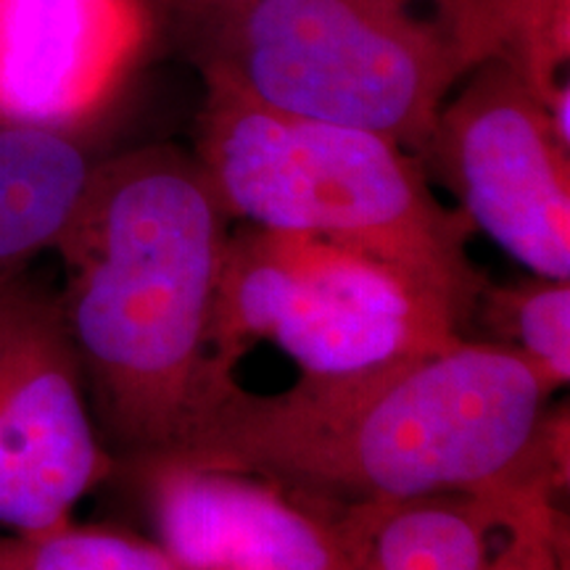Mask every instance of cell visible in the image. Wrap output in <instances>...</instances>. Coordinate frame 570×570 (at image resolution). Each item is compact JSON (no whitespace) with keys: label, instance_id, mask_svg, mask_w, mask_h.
<instances>
[{"label":"cell","instance_id":"1","mask_svg":"<svg viewBox=\"0 0 570 570\" xmlns=\"http://www.w3.org/2000/svg\"><path fill=\"white\" fill-rule=\"evenodd\" d=\"M552 394L518 352L468 338L273 394L219 377L164 460L256 475L323 510L439 491L560 497L568 410H550Z\"/></svg>","mask_w":570,"mask_h":570},{"label":"cell","instance_id":"2","mask_svg":"<svg viewBox=\"0 0 570 570\" xmlns=\"http://www.w3.org/2000/svg\"><path fill=\"white\" fill-rule=\"evenodd\" d=\"M227 238L204 164L161 142L101 156L56 246L92 417L130 468L169 458L206 394Z\"/></svg>","mask_w":570,"mask_h":570},{"label":"cell","instance_id":"3","mask_svg":"<svg viewBox=\"0 0 570 570\" xmlns=\"http://www.w3.org/2000/svg\"><path fill=\"white\" fill-rule=\"evenodd\" d=\"M196 156L230 219L375 256L475 315L473 227L433 196L415 156L383 135L291 117L204 80Z\"/></svg>","mask_w":570,"mask_h":570},{"label":"cell","instance_id":"4","mask_svg":"<svg viewBox=\"0 0 570 570\" xmlns=\"http://www.w3.org/2000/svg\"><path fill=\"white\" fill-rule=\"evenodd\" d=\"M202 77L265 109L423 154L468 63L444 0H248L175 35Z\"/></svg>","mask_w":570,"mask_h":570},{"label":"cell","instance_id":"5","mask_svg":"<svg viewBox=\"0 0 570 570\" xmlns=\"http://www.w3.org/2000/svg\"><path fill=\"white\" fill-rule=\"evenodd\" d=\"M465 312L402 269L312 235L230 233L209 333V386L235 377L252 344H273L298 377H336L460 344Z\"/></svg>","mask_w":570,"mask_h":570},{"label":"cell","instance_id":"6","mask_svg":"<svg viewBox=\"0 0 570 570\" xmlns=\"http://www.w3.org/2000/svg\"><path fill=\"white\" fill-rule=\"evenodd\" d=\"M114 470L59 291L0 269V533H42Z\"/></svg>","mask_w":570,"mask_h":570},{"label":"cell","instance_id":"7","mask_svg":"<svg viewBox=\"0 0 570 570\" xmlns=\"http://www.w3.org/2000/svg\"><path fill=\"white\" fill-rule=\"evenodd\" d=\"M460 85L423 156L470 227L531 275L570 281V146L512 61H481Z\"/></svg>","mask_w":570,"mask_h":570},{"label":"cell","instance_id":"8","mask_svg":"<svg viewBox=\"0 0 570 570\" xmlns=\"http://www.w3.org/2000/svg\"><path fill=\"white\" fill-rule=\"evenodd\" d=\"M159 35L148 0H0V122L80 130Z\"/></svg>","mask_w":570,"mask_h":570},{"label":"cell","instance_id":"9","mask_svg":"<svg viewBox=\"0 0 570 570\" xmlns=\"http://www.w3.org/2000/svg\"><path fill=\"white\" fill-rule=\"evenodd\" d=\"M132 470L177 570H356L333 512L273 481L173 460Z\"/></svg>","mask_w":570,"mask_h":570},{"label":"cell","instance_id":"10","mask_svg":"<svg viewBox=\"0 0 570 570\" xmlns=\"http://www.w3.org/2000/svg\"><path fill=\"white\" fill-rule=\"evenodd\" d=\"M558 497L439 491L331 510L356 570H489Z\"/></svg>","mask_w":570,"mask_h":570},{"label":"cell","instance_id":"11","mask_svg":"<svg viewBox=\"0 0 570 570\" xmlns=\"http://www.w3.org/2000/svg\"><path fill=\"white\" fill-rule=\"evenodd\" d=\"M98 159L77 130L0 122V269L56 252Z\"/></svg>","mask_w":570,"mask_h":570},{"label":"cell","instance_id":"12","mask_svg":"<svg viewBox=\"0 0 570 570\" xmlns=\"http://www.w3.org/2000/svg\"><path fill=\"white\" fill-rule=\"evenodd\" d=\"M446 21L468 69L508 59L550 104L570 56V0H444Z\"/></svg>","mask_w":570,"mask_h":570},{"label":"cell","instance_id":"13","mask_svg":"<svg viewBox=\"0 0 570 570\" xmlns=\"http://www.w3.org/2000/svg\"><path fill=\"white\" fill-rule=\"evenodd\" d=\"M481 309L491 331L531 362L550 386L570 381V281L531 275L518 285L483 283L475 312Z\"/></svg>","mask_w":570,"mask_h":570},{"label":"cell","instance_id":"14","mask_svg":"<svg viewBox=\"0 0 570 570\" xmlns=\"http://www.w3.org/2000/svg\"><path fill=\"white\" fill-rule=\"evenodd\" d=\"M0 570H177L159 541L75 520L42 533H0Z\"/></svg>","mask_w":570,"mask_h":570},{"label":"cell","instance_id":"15","mask_svg":"<svg viewBox=\"0 0 570 570\" xmlns=\"http://www.w3.org/2000/svg\"><path fill=\"white\" fill-rule=\"evenodd\" d=\"M489 570H570L566 512L550 510L518 529Z\"/></svg>","mask_w":570,"mask_h":570},{"label":"cell","instance_id":"16","mask_svg":"<svg viewBox=\"0 0 570 570\" xmlns=\"http://www.w3.org/2000/svg\"><path fill=\"white\" fill-rule=\"evenodd\" d=\"M148 3L159 19L161 32H169L175 38V35L219 17L235 6H244L248 0H148Z\"/></svg>","mask_w":570,"mask_h":570}]
</instances>
